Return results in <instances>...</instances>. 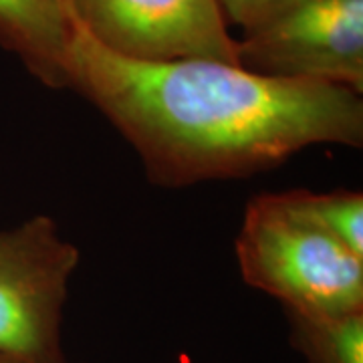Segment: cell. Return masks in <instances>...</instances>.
<instances>
[{
    "instance_id": "obj_1",
    "label": "cell",
    "mask_w": 363,
    "mask_h": 363,
    "mask_svg": "<svg viewBox=\"0 0 363 363\" xmlns=\"http://www.w3.org/2000/svg\"><path fill=\"white\" fill-rule=\"evenodd\" d=\"M67 89L95 105L166 188L247 178L319 143H363V99L350 87L210 59L133 61L79 26Z\"/></svg>"
},
{
    "instance_id": "obj_2",
    "label": "cell",
    "mask_w": 363,
    "mask_h": 363,
    "mask_svg": "<svg viewBox=\"0 0 363 363\" xmlns=\"http://www.w3.org/2000/svg\"><path fill=\"white\" fill-rule=\"evenodd\" d=\"M236 260L248 285L279 298L286 311L321 317L363 311V259L313 220L297 190L248 202Z\"/></svg>"
},
{
    "instance_id": "obj_3",
    "label": "cell",
    "mask_w": 363,
    "mask_h": 363,
    "mask_svg": "<svg viewBox=\"0 0 363 363\" xmlns=\"http://www.w3.org/2000/svg\"><path fill=\"white\" fill-rule=\"evenodd\" d=\"M238 65L363 95V0H274L242 26Z\"/></svg>"
},
{
    "instance_id": "obj_4",
    "label": "cell",
    "mask_w": 363,
    "mask_h": 363,
    "mask_svg": "<svg viewBox=\"0 0 363 363\" xmlns=\"http://www.w3.org/2000/svg\"><path fill=\"white\" fill-rule=\"evenodd\" d=\"M79 260L51 216L0 230V353L30 362L65 357L61 323Z\"/></svg>"
},
{
    "instance_id": "obj_5",
    "label": "cell",
    "mask_w": 363,
    "mask_h": 363,
    "mask_svg": "<svg viewBox=\"0 0 363 363\" xmlns=\"http://www.w3.org/2000/svg\"><path fill=\"white\" fill-rule=\"evenodd\" d=\"M77 26L133 61L210 59L238 65L236 39L216 0H69Z\"/></svg>"
},
{
    "instance_id": "obj_6",
    "label": "cell",
    "mask_w": 363,
    "mask_h": 363,
    "mask_svg": "<svg viewBox=\"0 0 363 363\" xmlns=\"http://www.w3.org/2000/svg\"><path fill=\"white\" fill-rule=\"evenodd\" d=\"M75 33L69 0H0V47L47 87L67 89V55Z\"/></svg>"
},
{
    "instance_id": "obj_7",
    "label": "cell",
    "mask_w": 363,
    "mask_h": 363,
    "mask_svg": "<svg viewBox=\"0 0 363 363\" xmlns=\"http://www.w3.org/2000/svg\"><path fill=\"white\" fill-rule=\"evenodd\" d=\"M286 315L293 343L307 363H363V311L331 317Z\"/></svg>"
},
{
    "instance_id": "obj_8",
    "label": "cell",
    "mask_w": 363,
    "mask_h": 363,
    "mask_svg": "<svg viewBox=\"0 0 363 363\" xmlns=\"http://www.w3.org/2000/svg\"><path fill=\"white\" fill-rule=\"evenodd\" d=\"M301 206L313 220L323 226L343 247L363 259V194L362 192H327L313 194L297 190Z\"/></svg>"
},
{
    "instance_id": "obj_9",
    "label": "cell",
    "mask_w": 363,
    "mask_h": 363,
    "mask_svg": "<svg viewBox=\"0 0 363 363\" xmlns=\"http://www.w3.org/2000/svg\"><path fill=\"white\" fill-rule=\"evenodd\" d=\"M228 25L247 26L274 0H216Z\"/></svg>"
},
{
    "instance_id": "obj_10",
    "label": "cell",
    "mask_w": 363,
    "mask_h": 363,
    "mask_svg": "<svg viewBox=\"0 0 363 363\" xmlns=\"http://www.w3.org/2000/svg\"><path fill=\"white\" fill-rule=\"evenodd\" d=\"M0 363H73L67 357H59V359H49V362H30V359H21V357H13V355H4L0 353Z\"/></svg>"
}]
</instances>
